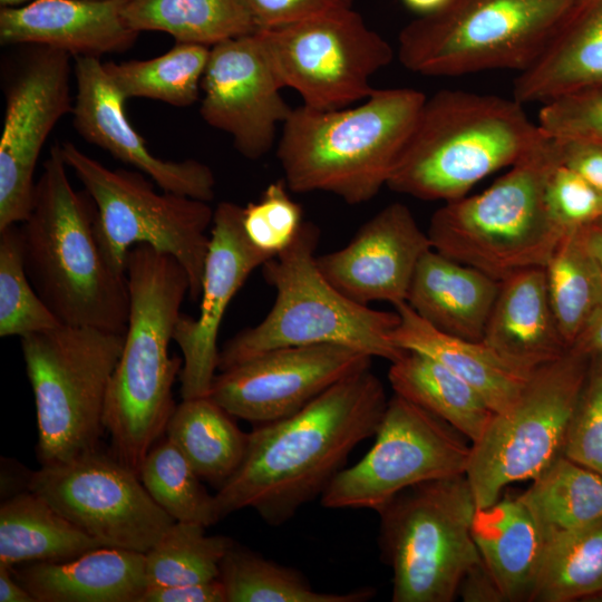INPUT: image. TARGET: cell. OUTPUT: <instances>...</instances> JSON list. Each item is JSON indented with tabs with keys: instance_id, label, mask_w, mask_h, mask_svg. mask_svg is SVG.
I'll list each match as a JSON object with an SVG mask.
<instances>
[{
	"instance_id": "obj_36",
	"label": "cell",
	"mask_w": 602,
	"mask_h": 602,
	"mask_svg": "<svg viewBox=\"0 0 602 602\" xmlns=\"http://www.w3.org/2000/svg\"><path fill=\"white\" fill-rule=\"evenodd\" d=\"M210 50L205 45L176 42L153 59L107 61L104 67L126 100L140 97L186 107L198 99Z\"/></svg>"
},
{
	"instance_id": "obj_6",
	"label": "cell",
	"mask_w": 602,
	"mask_h": 602,
	"mask_svg": "<svg viewBox=\"0 0 602 602\" xmlns=\"http://www.w3.org/2000/svg\"><path fill=\"white\" fill-rule=\"evenodd\" d=\"M561 163L556 139L541 129L488 188L445 202L433 214L427 232L433 249L497 281L544 268L566 233L551 219L545 200L550 175Z\"/></svg>"
},
{
	"instance_id": "obj_53",
	"label": "cell",
	"mask_w": 602,
	"mask_h": 602,
	"mask_svg": "<svg viewBox=\"0 0 602 602\" xmlns=\"http://www.w3.org/2000/svg\"><path fill=\"white\" fill-rule=\"evenodd\" d=\"M402 3L418 17L431 14L443 9L449 0H401Z\"/></svg>"
},
{
	"instance_id": "obj_51",
	"label": "cell",
	"mask_w": 602,
	"mask_h": 602,
	"mask_svg": "<svg viewBox=\"0 0 602 602\" xmlns=\"http://www.w3.org/2000/svg\"><path fill=\"white\" fill-rule=\"evenodd\" d=\"M0 601L1 602H36L33 596L17 580L12 567L0 565Z\"/></svg>"
},
{
	"instance_id": "obj_3",
	"label": "cell",
	"mask_w": 602,
	"mask_h": 602,
	"mask_svg": "<svg viewBox=\"0 0 602 602\" xmlns=\"http://www.w3.org/2000/svg\"><path fill=\"white\" fill-rule=\"evenodd\" d=\"M61 145L50 149L33 205L20 227L28 276L61 324L126 333V274L106 262L95 233L96 205L67 176Z\"/></svg>"
},
{
	"instance_id": "obj_17",
	"label": "cell",
	"mask_w": 602,
	"mask_h": 602,
	"mask_svg": "<svg viewBox=\"0 0 602 602\" xmlns=\"http://www.w3.org/2000/svg\"><path fill=\"white\" fill-rule=\"evenodd\" d=\"M371 359L338 344L278 348L220 371L208 396L233 417L268 424L295 414L341 379L369 368Z\"/></svg>"
},
{
	"instance_id": "obj_55",
	"label": "cell",
	"mask_w": 602,
	"mask_h": 602,
	"mask_svg": "<svg viewBox=\"0 0 602 602\" xmlns=\"http://www.w3.org/2000/svg\"><path fill=\"white\" fill-rule=\"evenodd\" d=\"M602 222V221H601Z\"/></svg>"
},
{
	"instance_id": "obj_44",
	"label": "cell",
	"mask_w": 602,
	"mask_h": 602,
	"mask_svg": "<svg viewBox=\"0 0 602 602\" xmlns=\"http://www.w3.org/2000/svg\"><path fill=\"white\" fill-rule=\"evenodd\" d=\"M537 125L556 138L602 143V86L543 104Z\"/></svg>"
},
{
	"instance_id": "obj_50",
	"label": "cell",
	"mask_w": 602,
	"mask_h": 602,
	"mask_svg": "<svg viewBox=\"0 0 602 602\" xmlns=\"http://www.w3.org/2000/svg\"><path fill=\"white\" fill-rule=\"evenodd\" d=\"M571 349L588 357L602 355V303L593 312Z\"/></svg>"
},
{
	"instance_id": "obj_2",
	"label": "cell",
	"mask_w": 602,
	"mask_h": 602,
	"mask_svg": "<svg viewBox=\"0 0 602 602\" xmlns=\"http://www.w3.org/2000/svg\"><path fill=\"white\" fill-rule=\"evenodd\" d=\"M126 276L129 315L103 423L114 456L138 474L176 407L172 388L183 358L171 357L168 346L190 279L174 256L147 244L128 252Z\"/></svg>"
},
{
	"instance_id": "obj_22",
	"label": "cell",
	"mask_w": 602,
	"mask_h": 602,
	"mask_svg": "<svg viewBox=\"0 0 602 602\" xmlns=\"http://www.w3.org/2000/svg\"><path fill=\"white\" fill-rule=\"evenodd\" d=\"M127 0H32L1 7L0 42L46 46L75 56L122 52L138 37L124 20Z\"/></svg>"
},
{
	"instance_id": "obj_15",
	"label": "cell",
	"mask_w": 602,
	"mask_h": 602,
	"mask_svg": "<svg viewBox=\"0 0 602 602\" xmlns=\"http://www.w3.org/2000/svg\"><path fill=\"white\" fill-rule=\"evenodd\" d=\"M29 489L101 546L147 553L175 522L138 474L98 449L32 472Z\"/></svg>"
},
{
	"instance_id": "obj_7",
	"label": "cell",
	"mask_w": 602,
	"mask_h": 602,
	"mask_svg": "<svg viewBox=\"0 0 602 602\" xmlns=\"http://www.w3.org/2000/svg\"><path fill=\"white\" fill-rule=\"evenodd\" d=\"M319 230L303 222L294 241L261 268L275 300L264 319L224 343L223 371L266 351L294 346L338 344L394 362L406 350L392 340L397 311H379L337 290L321 273L314 254Z\"/></svg>"
},
{
	"instance_id": "obj_41",
	"label": "cell",
	"mask_w": 602,
	"mask_h": 602,
	"mask_svg": "<svg viewBox=\"0 0 602 602\" xmlns=\"http://www.w3.org/2000/svg\"><path fill=\"white\" fill-rule=\"evenodd\" d=\"M288 190L285 182H273L259 201L243 207V229L247 239L270 258L284 251L303 224L302 208Z\"/></svg>"
},
{
	"instance_id": "obj_49",
	"label": "cell",
	"mask_w": 602,
	"mask_h": 602,
	"mask_svg": "<svg viewBox=\"0 0 602 602\" xmlns=\"http://www.w3.org/2000/svg\"><path fill=\"white\" fill-rule=\"evenodd\" d=\"M32 472H29L20 463L1 458V497L2 501L22 492L30 491Z\"/></svg>"
},
{
	"instance_id": "obj_20",
	"label": "cell",
	"mask_w": 602,
	"mask_h": 602,
	"mask_svg": "<svg viewBox=\"0 0 602 602\" xmlns=\"http://www.w3.org/2000/svg\"><path fill=\"white\" fill-rule=\"evenodd\" d=\"M431 249L409 207L392 203L369 219L346 246L317 256V265L349 299L397 307L407 301L416 268Z\"/></svg>"
},
{
	"instance_id": "obj_12",
	"label": "cell",
	"mask_w": 602,
	"mask_h": 602,
	"mask_svg": "<svg viewBox=\"0 0 602 602\" xmlns=\"http://www.w3.org/2000/svg\"><path fill=\"white\" fill-rule=\"evenodd\" d=\"M590 357L572 349L537 367L518 398L472 444L466 478L477 508L509 484L533 480L563 455Z\"/></svg>"
},
{
	"instance_id": "obj_40",
	"label": "cell",
	"mask_w": 602,
	"mask_h": 602,
	"mask_svg": "<svg viewBox=\"0 0 602 602\" xmlns=\"http://www.w3.org/2000/svg\"><path fill=\"white\" fill-rule=\"evenodd\" d=\"M20 227L0 230V336L20 338L52 330L61 323L32 289Z\"/></svg>"
},
{
	"instance_id": "obj_52",
	"label": "cell",
	"mask_w": 602,
	"mask_h": 602,
	"mask_svg": "<svg viewBox=\"0 0 602 602\" xmlns=\"http://www.w3.org/2000/svg\"><path fill=\"white\" fill-rule=\"evenodd\" d=\"M582 240L602 270V222L580 230Z\"/></svg>"
},
{
	"instance_id": "obj_19",
	"label": "cell",
	"mask_w": 602,
	"mask_h": 602,
	"mask_svg": "<svg viewBox=\"0 0 602 602\" xmlns=\"http://www.w3.org/2000/svg\"><path fill=\"white\" fill-rule=\"evenodd\" d=\"M269 259L247 239L243 207L221 202L214 210L200 315L182 313L173 334L183 353L178 376L182 399L208 395L219 365L217 336L224 313L249 275Z\"/></svg>"
},
{
	"instance_id": "obj_43",
	"label": "cell",
	"mask_w": 602,
	"mask_h": 602,
	"mask_svg": "<svg viewBox=\"0 0 602 602\" xmlns=\"http://www.w3.org/2000/svg\"><path fill=\"white\" fill-rule=\"evenodd\" d=\"M545 200L551 219L563 232L602 221V192L562 163L550 175Z\"/></svg>"
},
{
	"instance_id": "obj_45",
	"label": "cell",
	"mask_w": 602,
	"mask_h": 602,
	"mask_svg": "<svg viewBox=\"0 0 602 602\" xmlns=\"http://www.w3.org/2000/svg\"><path fill=\"white\" fill-rule=\"evenodd\" d=\"M355 0H243L256 29L274 28L336 10L352 8Z\"/></svg>"
},
{
	"instance_id": "obj_31",
	"label": "cell",
	"mask_w": 602,
	"mask_h": 602,
	"mask_svg": "<svg viewBox=\"0 0 602 602\" xmlns=\"http://www.w3.org/2000/svg\"><path fill=\"white\" fill-rule=\"evenodd\" d=\"M208 395L182 399L165 434L196 474L220 488L243 460L247 434Z\"/></svg>"
},
{
	"instance_id": "obj_37",
	"label": "cell",
	"mask_w": 602,
	"mask_h": 602,
	"mask_svg": "<svg viewBox=\"0 0 602 602\" xmlns=\"http://www.w3.org/2000/svg\"><path fill=\"white\" fill-rule=\"evenodd\" d=\"M598 595H602V521L546 541L530 602Z\"/></svg>"
},
{
	"instance_id": "obj_38",
	"label": "cell",
	"mask_w": 602,
	"mask_h": 602,
	"mask_svg": "<svg viewBox=\"0 0 602 602\" xmlns=\"http://www.w3.org/2000/svg\"><path fill=\"white\" fill-rule=\"evenodd\" d=\"M205 526L174 522L161 540L145 553L148 586H171L219 579L220 564L234 541L225 535H207Z\"/></svg>"
},
{
	"instance_id": "obj_39",
	"label": "cell",
	"mask_w": 602,
	"mask_h": 602,
	"mask_svg": "<svg viewBox=\"0 0 602 602\" xmlns=\"http://www.w3.org/2000/svg\"><path fill=\"white\" fill-rule=\"evenodd\" d=\"M138 476L154 502L175 522L205 527L219 522L214 495L208 494L202 478L167 438L151 448Z\"/></svg>"
},
{
	"instance_id": "obj_4",
	"label": "cell",
	"mask_w": 602,
	"mask_h": 602,
	"mask_svg": "<svg viewBox=\"0 0 602 602\" xmlns=\"http://www.w3.org/2000/svg\"><path fill=\"white\" fill-rule=\"evenodd\" d=\"M426 97L411 88L376 89L353 107L293 108L276 146L288 188L368 202L387 186Z\"/></svg>"
},
{
	"instance_id": "obj_5",
	"label": "cell",
	"mask_w": 602,
	"mask_h": 602,
	"mask_svg": "<svg viewBox=\"0 0 602 602\" xmlns=\"http://www.w3.org/2000/svg\"><path fill=\"white\" fill-rule=\"evenodd\" d=\"M540 135L515 98L439 90L426 97L387 187L424 201L464 197L512 166Z\"/></svg>"
},
{
	"instance_id": "obj_48",
	"label": "cell",
	"mask_w": 602,
	"mask_h": 602,
	"mask_svg": "<svg viewBox=\"0 0 602 602\" xmlns=\"http://www.w3.org/2000/svg\"><path fill=\"white\" fill-rule=\"evenodd\" d=\"M459 594L469 602H503V598L483 562L465 576Z\"/></svg>"
},
{
	"instance_id": "obj_21",
	"label": "cell",
	"mask_w": 602,
	"mask_h": 602,
	"mask_svg": "<svg viewBox=\"0 0 602 602\" xmlns=\"http://www.w3.org/2000/svg\"><path fill=\"white\" fill-rule=\"evenodd\" d=\"M76 98L72 124L87 142L107 151L116 159L148 175L163 191L210 202L215 177L196 159L163 161L149 153L144 138L125 115L126 99L98 57L75 56Z\"/></svg>"
},
{
	"instance_id": "obj_30",
	"label": "cell",
	"mask_w": 602,
	"mask_h": 602,
	"mask_svg": "<svg viewBox=\"0 0 602 602\" xmlns=\"http://www.w3.org/2000/svg\"><path fill=\"white\" fill-rule=\"evenodd\" d=\"M388 379L395 394L440 418L470 444L494 415L469 383L426 355L406 351L391 362Z\"/></svg>"
},
{
	"instance_id": "obj_16",
	"label": "cell",
	"mask_w": 602,
	"mask_h": 602,
	"mask_svg": "<svg viewBox=\"0 0 602 602\" xmlns=\"http://www.w3.org/2000/svg\"><path fill=\"white\" fill-rule=\"evenodd\" d=\"M71 57L33 46L8 84L0 139V230L25 222L31 212L39 154L55 125L72 111Z\"/></svg>"
},
{
	"instance_id": "obj_14",
	"label": "cell",
	"mask_w": 602,
	"mask_h": 602,
	"mask_svg": "<svg viewBox=\"0 0 602 602\" xmlns=\"http://www.w3.org/2000/svg\"><path fill=\"white\" fill-rule=\"evenodd\" d=\"M369 452L341 469L321 495L327 508L377 511L424 482L466 475L472 444L447 423L395 394Z\"/></svg>"
},
{
	"instance_id": "obj_23",
	"label": "cell",
	"mask_w": 602,
	"mask_h": 602,
	"mask_svg": "<svg viewBox=\"0 0 602 602\" xmlns=\"http://www.w3.org/2000/svg\"><path fill=\"white\" fill-rule=\"evenodd\" d=\"M602 86V0H575L535 61L518 72L513 98L523 105Z\"/></svg>"
},
{
	"instance_id": "obj_11",
	"label": "cell",
	"mask_w": 602,
	"mask_h": 602,
	"mask_svg": "<svg viewBox=\"0 0 602 602\" xmlns=\"http://www.w3.org/2000/svg\"><path fill=\"white\" fill-rule=\"evenodd\" d=\"M61 152L96 205L95 233L108 265L125 275L130 249L147 244L184 266L188 295L198 301L210 245L206 231L214 217L208 202L165 191L159 194L140 173L109 169L70 142L62 143Z\"/></svg>"
},
{
	"instance_id": "obj_34",
	"label": "cell",
	"mask_w": 602,
	"mask_h": 602,
	"mask_svg": "<svg viewBox=\"0 0 602 602\" xmlns=\"http://www.w3.org/2000/svg\"><path fill=\"white\" fill-rule=\"evenodd\" d=\"M226 602H367L375 588L346 593L319 592L298 570L233 543L220 564Z\"/></svg>"
},
{
	"instance_id": "obj_1",
	"label": "cell",
	"mask_w": 602,
	"mask_h": 602,
	"mask_svg": "<svg viewBox=\"0 0 602 602\" xmlns=\"http://www.w3.org/2000/svg\"><path fill=\"white\" fill-rule=\"evenodd\" d=\"M388 399L370 367L341 379L295 414L247 434L242 463L214 494L219 521L253 508L271 526L321 497L351 452L375 436Z\"/></svg>"
},
{
	"instance_id": "obj_25",
	"label": "cell",
	"mask_w": 602,
	"mask_h": 602,
	"mask_svg": "<svg viewBox=\"0 0 602 602\" xmlns=\"http://www.w3.org/2000/svg\"><path fill=\"white\" fill-rule=\"evenodd\" d=\"M12 571L36 602H139L148 588L145 554L107 546Z\"/></svg>"
},
{
	"instance_id": "obj_13",
	"label": "cell",
	"mask_w": 602,
	"mask_h": 602,
	"mask_svg": "<svg viewBox=\"0 0 602 602\" xmlns=\"http://www.w3.org/2000/svg\"><path fill=\"white\" fill-rule=\"evenodd\" d=\"M256 32L281 86L320 110L368 98L376 90L370 78L394 59L391 46L353 8Z\"/></svg>"
},
{
	"instance_id": "obj_27",
	"label": "cell",
	"mask_w": 602,
	"mask_h": 602,
	"mask_svg": "<svg viewBox=\"0 0 602 602\" xmlns=\"http://www.w3.org/2000/svg\"><path fill=\"white\" fill-rule=\"evenodd\" d=\"M399 322L394 342L406 351L426 355L469 383L494 412L518 398L535 370L518 367L483 341L445 333L419 317L406 302L395 307Z\"/></svg>"
},
{
	"instance_id": "obj_8",
	"label": "cell",
	"mask_w": 602,
	"mask_h": 602,
	"mask_svg": "<svg viewBox=\"0 0 602 602\" xmlns=\"http://www.w3.org/2000/svg\"><path fill=\"white\" fill-rule=\"evenodd\" d=\"M574 1L449 0L401 29L398 59L428 77L521 72L541 55Z\"/></svg>"
},
{
	"instance_id": "obj_35",
	"label": "cell",
	"mask_w": 602,
	"mask_h": 602,
	"mask_svg": "<svg viewBox=\"0 0 602 602\" xmlns=\"http://www.w3.org/2000/svg\"><path fill=\"white\" fill-rule=\"evenodd\" d=\"M544 272L556 323L571 349L602 303V270L576 230L562 236Z\"/></svg>"
},
{
	"instance_id": "obj_29",
	"label": "cell",
	"mask_w": 602,
	"mask_h": 602,
	"mask_svg": "<svg viewBox=\"0 0 602 602\" xmlns=\"http://www.w3.org/2000/svg\"><path fill=\"white\" fill-rule=\"evenodd\" d=\"M101 545L31 491L0 506V565L62 562Z\"/></svg>"
},
{
	"instance_id": "obj_24",
	"label": "cell",
	"mask_w": 602,
	"mask_h": 602,
	"mask_svg": "<svg viewBox=\"0 0 602 602\" xmlns=\"http://www.w3.org/2000/svg\"><path fill=\"white\" fill-rule=\"evenodd\" d=\"M482 341L527 370L570 350L550 303L544 268L524 269L499 281Z\"/></svg>"
},
{
	"instance_id": "obj_9",
	"label": "cell",
	"mask_w": 602,
	"mask_h": 602,
	"mask_svg": "<svg viewBox=\"0 0 602 602\" xmlns=\"http://www.w3.org/2000/svg\"><path fill=\"white\" fill-rule=\"evenodd\" d=\"M477 506L466 475L398 493L376 512L379 548L392 571V602H452L482 562L472 526Z\"/></svg>"
},
{
	"instance_id": "obj_54",
	"label": "cell",
	"mask_w": 602,
	"mask_h": 602,
	"mask_svg": "<svg viewBox=\"0 0 602 602\" xmlns=\"http://www.w3.org/2000/svg\"><path fill=\"white\" fill-rule=\"evenodd\" d=\"M32 0H0L1 7H21L22 3H26Z\"/></svg>"
},
{
	"instance_id": "obj_33",
	"label": "cell",
	"mask_w": 602,
	"mask_h": 602,
	"mask_svg": "<svg viewBox=\"0 0 602 602\" xmlns=\"http://www.w3.org/2000/svg\"><path fill=\"white\" fill-rule=\"evenodd\" d=\"M546 541L602 521V474L564 455L518 495Z\"/></svg>"
},
{
	"instance_id": "obj_47",
	"label": "cell",
	"mask_w": 602,
	"mask_h": 602,
	"mask_svg": "<svg viewBox=\"0 0 602 602\" xmlns=\"http://www.w3.org/2000/svg\"><path fill=\"white\" fill-rule=\"evenodd\" d=\"M139 602H226L220 579L171 586H148Z\"/></svg>"
},
{
	"instance_id": "obj_32",
	"label": "cell",
	"mask_w": 602,
	"mask_h": 602,
	"mask_svg": "<svg viewBox=\"0 0 602 602\" xmlns=\"http://www.w3.org/2000/svg\"><path fill=\"white\" fill-rule=\"evenodd\" d=\"M123 17L138 33L163 31L208 47L256 30L243 0H127Z\"/></svg>"
},
{
	"instance_id": "obj_10",
	"label": "cell",
	"mask_w": 602,
	"mask_h": 602,
	"mask_svg": "<svg viewBox=\"0 0 602 602\" xmlns=\"http://www.w3.org/2000/svg\"><path fill=\"white\" fill-rule=\"evenodd\" d=\"M124 340L125 333L66 324L21 338L41 466L99 448L108 388Z\"/></svg>"
},
{
	"instance_id": "obj_18",
	"label": "cell",
	"mask_w": 602,
	"mask_h": 602,
	"mask_svg": "<svg viewBox=\"0 0 602 602\" xmlns=\"http://www.w3.org/2000/svg\"><path fill=\"white\" fill-rule=\"evenodd\" d=\"M201 88L204 122L229 134L249 159L270 152L293 109L256 30L211 47Z\"/></svg>"
},
{
	"instance_id": "obj_26",
	"label": "cell",
	"mask_w": 602,
	"mask_h": 602,
	"mask_svg": "<svg viewBox=\"0 0 602 602\" xmlns=\"http://www.w3.org/2000/svg\"><path fill=\"white\" fill-rule=\"evenodd\" d=\"M499 281L434 249L420 259L406 303L436 329L482 341Z\"/></svg>"
},
{
	"instance_id": "obj_28",
	"label": "cell",
	"mask_w": 602,
	"mask_h": 602,
	"mask_svg": "<svg viewBox=\"0 0 602 602\" xmlns=\"http://www.w3.org/2000/svg\"><path fill=\"white\" fill-rule=\"evenodd\" d=\"M480 560L503 601H530L545 550L544 536L518 496L477 508L472 526Z\"/></svg>"
},
{
	"instance_id": "obj_42",
	"label": "cell",
	"mask_w": 602,
	"mask_h": 602,
	"mask_svg": "<svg viewBox=\"0 0 602 602\" xmlns=\"http://www.w3.org/2000/svg\"><path fill=\"white\" fill-rule=\"evenodd\" d=\"M563 455L602 474V355L590 357Z\"/></svg>"
},
{
	"instance_id": "obj_46",
	"label": "cell",
	"mask_w": 602,
	"mask_h": 602,
	"mask_svg": "<svg viewBox=\"0 0 602 602\" xmlns=\"http://www.w3.org/2000/svg\"><path fill=\"white\" fill-rule=\"evenodd\" d=\"M554 138L562 164L602 192V143L580 138Z\"/></svg>"
}]
</instances>
